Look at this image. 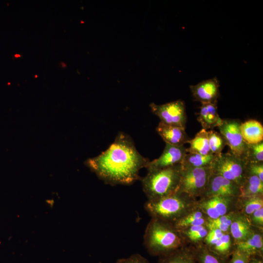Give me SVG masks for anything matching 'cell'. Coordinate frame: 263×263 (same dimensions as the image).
<instances>
[{"instance_id":"cell-1","label":"cell","mask_w":263,"mask_h":263,"mask_svg":"<svg viewBox=\"0 0 263 263\" xmlns=\"http://www.w3.org/2000/svg\"><path fill=\"white\" fill-rule=\"evenodd\" d=\"M149 162L137 151L131 137L119 132L105 151L87 159L85 164L108 184L128 185L140 178V169Z\"/></svg>"},{"instance_id":"cell-2","label":"cell","mask_w":263,"mask_h":263,"mask_svg":"<svg viewBox=\"0 0 263 263\" xmlns=\"http://www.w3.org/2000/svg\"><path fill=\"white\" fill-rule=\"evenodd\" d=\"M144 245L150 254L160 257L184 247V242L172 224L151 218L145 230Z\"/></svg>"},{"instance_id":"cell-3","label":"cell","mask_w":263,"mask_h":263,"mask_svg":"<svg viewBox=\"0 0 263 263\" xmlns=\"http://www.w3.org/2000/svg\"><path fill=\"white\" fill-rule=\"evenodd\" d=\"M194 199L178 191L157 199L148 200L144 208L151 218L173 224L195 208Z\"/></svg>"},{"instance_id":"cell-4","label":"cell","mask_w":263,"mask_h":263,"mask_svg":"<svg viewBox=\"0 0 263 263\" xmlns=\"http://www.w3.org/2000/svg\"><path fill=\"white\" fill-rule=\"evenodd\" d=\"M182 164L148 171L142 179L143 190L148 200L173 194L178 190Z\"/></svg>"},{"instance_id":"cell-5","label":"cell","mask_w":263,"mask_h":263,"mask_svg":"<svg viewBox=\"0 0 263 263\" xmlns=\"http://www.w3.org/2000/svg\"><path fill=\"white\" fill-rule=\"evenodd\" d=\"M246 161L230 151L216 155L210 167L211 173L231 181L239 186L246 174Z\"/></svg>"},{"instance_id":"cell-6","label":"cell","mask_w":263,"mask_h":263,"mask_svg":"<svg viewBox=\"0 0 263 263\" xmlns=\"http://www.w3.org/2000/svg\"><path fill=\"white\" fill-rule=\"evenodd\" d=\"M211 171L210 168L182 169L178 190L194 198L203 196Z\"/></svg>"},{"instance_id":"cell-7","label":"cell","mask_w":263,"mask_h":263,"mask_svg":"<svg viewBox=\"0 0 263 263\" xmlns=\"http://www.w3.org/2000/svg\"><path fill=\"white\" fill-rule=\"evenodd\" d=\"M242 122L238 119H224L218 127L220 133L234 155L246 161L247 144L244 141L241 131Z\"/></svg>"},{"instance_id":"cell-8","label":"cell","mask_w":263,"mask_h":263,"mask_svg":"<svg viewBox=\"0 0 263 263\" xmlns=\"http://www.w3.org/2000/svg\"><path fill=\"white\" fill-rule=\"evenodd\" d=\"M151 112L160 119V122L170 126L186 128L187 116L185 102L181 100L157 105L150 104Z\"/></svg>"},{"instance_id":"cell-9","label":"cell","mask_w":263,"mask_h":263,"mask_svg":"<svg viewBox=\"0 0 263 263\" xmlns=\"http://www.w3.org/2000/svg\"><path fill=\"white\" fill-rule=\"evenodd\" d=\"M186 149L184 146H176L166 143L165 149L160 156L150 161L146 168L149 171L182 164L187 153Z\"/></svg>"},{"instance_id":"cell-10","label":"cell","mask_w":263,"mask_h":263,"mask_svg":"<svg viewBox=\"0 0 263 263\" xmlns=\"http://www.w3.org/2000/svg\"><path fill=\"white\" fill-rule=\"evenodd\" d=\"M240 195V186L238 184L211 173L203 196L205 197L218 196L238 197Z\"/></svg>"},{"instance_id":"cell-11","label":"cell","mask_w":263,"mask_h":263,"mask_svg":"<svg viewBox=\"0 0 263 263\" xmlns=\"http://www.w3.org/2000/svg\"><path fill=\"white\" fill-rule=\"evenodd\" d=\"M219 83L216 77L205 80L189 86L196 101L204 103L217 104L219 96Z\"/></svg>"},{"instance_id":"cell-12","label":"cell","mask_w":263,"mask_h":263,"mask_svg":"<svg viewBox=\"0 0 263 263\" xmlns=\"http://www.w3.org/2000/svg\"><path fill=\"white\" fill-rule=\"evenodd\" d=\"M156 131L166 143L171 145L182 146L190 139L185 129L182 127L167 125L160 122Z\"/></svg>"},{"instance_id":"cell-13","label":"cell","mask_w":263,"mask_h":263,"mask_svg":"<svg viewBox=\"0 0 263 263\" xmlns=\"http://www.w3.org/2000/svg\"><path fill=\"white\" fill-rule=\"evenodd\" d=\"M197 120L205 130H212L215 127H218L223 119L220 117L218 113L217 104H202L198 114Z\"/></svg>"},{"instance_id":"cell-14","label":"cell","mask_w":263,"mask_h":263,"mask_svg":"<svg viewBox=\"0 0 263 263\" xmlns=\"http://www.w3.org/2000/svg\"><path fill=\"white\" fill-rule=\"evenodd\" d=\"M229 231L235 244L244 240L253 232L250 220L244 214H236L230 225Z\"/></svg>"},{"instance_id":"cell-15","label":"cell","mask_w":263,"mask_h":263,"mask_svg":"<svg viewBox=\"0 0 263 263\" xmlns=\"http://www.w3.org/2000/svg\"><path fill=\"white\" fill-rule=\"evenodd\" d=\"M241 131L244 141L248 144H256L263 140V126L256 120L250 119L242 123Z\"/></svg>"},{"instance_id":"cell-16","label":"cell","mask_w":263,"mask_h":263,"mask_svg":"<svg viewBox=\"0 0 263 263\" xmlns=\"http://www.w3.org/2000/svg\"><path fill=\"white\" fill-rule=\"evenodd\" d=\"M250 256H263V239L261 233L253 231L244 240L235 244V248Z\"/></svg>"},{"instance_id":"cell-17","label":"cell","mask_w":263,"mask_h":263,"mask_svg":"<svg viewBox=\"0 0 263 263\" xmlns=\"http://www.w3.org/2000/svg\"><path fill=\"white\" fill-rule=\"evenodd\" d=\"M239 197H247L263 194V182L256 175L246 173L240 186Z\"/></svg>"},{"instance_id":"cell-18","label":"cell","mask_w":263,"mask_h":263,"mask_svg":"<svg viewBox=\"0 0 263 263\" xmlns=\"http://www.w3.org/2000/svg\"><path fill=\"white\" fill-rule=\"evenodd\" d=\"M197 208L192 210L173 223L174 227L181 232L193 225H206L207 221L204 213Z\"/></svg>"},{"instance_id":"cell-19","label":"cell","mask_w":263,"mask_h":263,"mask_svg":"<svg viewBox=\"0 0 263 263\" xmlns=\"http://www.w3.org/2000/svg\"><path fill=\"white\" fill-rule=\"evenodd\" d=\"M159 257L158 263H199L192 249L184 247Z\"/></svg>"},{"instance_id":"cell-20","label":"cell","mask_w":263,"mask_h":263,"mask_svg":"<svg viewBox=\"0 0 263 263\" xmlns=\"http://www.w3.org/2000/svg\"><path fill=\"white\" fill-rule=\"evenodd\" d=\"M188 143L190 146L186 149L187 153H195L204 155L212 154L208 144L207 130L202 129L193 138L189 140Z\"/></svg>"},{"instance_id":"cell-21","label":"cell","mask_w":263,"mask_h":263,"mask_svg":"<svg viewBox=\"0 0 263 263\" xmlns=\"http://www.w3.org/2000/svg\"><path fill=\"white\" fill-rule=\"evenodd\" d=\"M216 155L188 153L186 154L182 165L184 168H210Z\"/></svg>"},{"instance_id":"cell-22","label":"cell","mask_w":263,"mask_h":263,"mask_svg":"<svg viewBox=\"0 0 263 263\" xmlns=\"http://www.w3.org/2000/svg\"><path fill=\"white\" fill-rule=\"evenodd\" d=\"M192 250L199 263H228L227 259L216 255L207 246H198Z\"/></svg>"},{"instance_id":"cell-23","label":"cell","mask_w":263,"mask_h":263,"mask_svg":"<svg viewBox=\"0 0 263 263\" xmlns=\"http://www.w3.org/2000/svg\"><path fill=\"white\" fill-rule=\"evenodd\" d=\"M214 253L224 258L228 259L234 249L232 248L231 236L225 233L210 249Z\"/></svg>"},{"instance_id":"cell-24","label":"cell","mask_w":263,"mask_h":263,"mask_svg":"<svg viewBox=\"0 0 263 263\" xmlns=\"http://www.w3.org/2000/svg\"><path fill=\"white\" fill-rule=\"evenodd\" d=\"M242 200L244 215L250 216L255 211L263 207V195L239 197Z\"/></svg>"},{"instance_id":"cell-25","label":"cell","mask_w":263,"mask_h":263,"mask_svg":"<svg viewBox=\"0 0 263 263\" xmlns=\"http://www.w3.org/2000/svg\"><path fill=\"white\" fill-rule=\"evenodd\" d=\"M208 144L212 154L218 155L222 152V150L226 145L223 136L220 132L211 130L207 131Z\"/></svg>"},{"instance_id":"cell-26","label":"cell","mask_w":263,"mask_h":263,"mask_svg":"<svg viewBox=\"0 0 263 263\" xmlns=\"http://www.w3.org/2000/svg\"><path fill=\"white\" fill-rule=\"evenodd\" d=\"M245 159L246 162L250 163L263 162V141L247 144Z\"/></svg>"},{"instance_id":"cell-27","label":"cell","mask_w":263,"mask_h":263,"mask_svg":"<svg viewBox=\"0 0 263 263\" xmlns=\"http://www.w3.org/2000/svg\"><path fill=\"white\" fill-rule=\"evenodd\" d=\"M210 199L220 216L228 213L231 202L236 197L226 196H213L208 197Z\"/></svg>"},{"instance_id":"cell-28","label":"cell","mask_w":263,"mask_h":263,"mask_svg":"<svg viewBox=\"0 0 263 263\" xmlns=\"http://www.w3.org/2000/svg\"><path fill=\"white\" fill-rule=\"evenodd\" d=\"M196 206L204 214L208 216V218L214 219L220 217L219 214L208 197H205Z\"/></svg>"},{"instance_id":"cell-29","label":"cell","mask_w":263,"mask_h":263,"mask_svg":"<svg viewBox=\"0 0 263 263\" xmlns=\"http://www.w3.org/2000/svg\"><path fill=\"white\" fill-rule=\"evenodd\" d=\"M246 173L257 176L263 182V162L250 163L246 162Z\"/></svg>"},{"instance_id":"cell-30","label":"cell","mask_w":263,"mask_h":263,"mask_svg":"<svg viewBox=\"0 0 263 263\" xmlns=\"http://www.w3.org/2000/svg\"><path fill=\"white\" fill-rule=\"evenodd\" d=\"M250 256L238 249H234L228 263H248Z\"/></svg>"},{"instance_id":"cell-31","label":"cell","mask_w":263,"mask_h":263,"mask_svg":"<svg viewBox=\"0 0 263 263\" xmlns=\"http://www.w3.org/2000/svg\"><path fill=\"white\" fill-rule=\"evenodd\" d=\"M115 263H150L149 261L141 255L136 253L125 258L118 259Z\"/></svg>"},{"instance_id":"cell-32","label":"cell","mask_w":263,"mask_h":263,"mask_svg":"<svg viewBox=\"0 0 263 263\" xmlns=\"http://www.w3.org/2000/svg\"><path fill=\"white\" fill-rule=\"evenodd\" d=\"M250 217V223L253 225L263 227V207L254 212Z\"/></svg>"},{"instance_id":"cell-33","label":"cell","mask_w":263,"mask_h":263,"mask_svg":"<svg viewBox=\"0 0 263 263\" xmlns=\"http://www.w3.org/2000/svg\"><path fill=\"white\" fill-rule=\"evenodd\" d=\"M205 225H197L190 226L187 229L182 231H184V234L189 239L190 237L193 236L197 233H198L200 230L205 227ZM181 231V232H182Z\"/></svg>"},{"instance_id":"cell-34","label":"cell","mask_w":263,"mask_h":263,"mask_svg":"<svg viewBox=\"0 0 263 263\" xmlns=\"http://www.w3.org/2000/svg\"><path fill=\"white\" fill-rule=\"evenodd\" d=\"M207 229L205 226L203 228L200 230L198 233L190 237L188 239L194 243H197L198 241L205 239L208 233Z\"/></svg>"},{"instance_id":"cell-35","label":"cell","mask_w":263,"mask_h":263,"mask_svg":"<svg viewBox=\"0 0 263 263\" xmlns=\"http://www.w3.org/2000/svg\"><path fill=\"white\" fill-rule=\"evenodd\" d=\"M248 263H263V256H250Z\"/></svg>"},{"instance_id":"cell-36","label":"cell","mask_w":263,"mask_h":263,"mask_svg":"<svg viewBox=\"0 0 263 263\" xmlns=\"http://www.w3.org/2000/svg\"><path fill=\"white\" fill-rule=\"evenodd\" d=\"M15 56L16 57H20V56L19 55V54H16V55H15Z\"/></svg>"}]
</instances>
